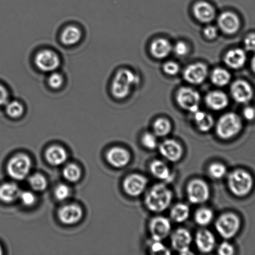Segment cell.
Instances as JSON below:
<instances>
[{"label":"cell","instance_id":"19","mask_svg":"<svg viewBox=\"0 0 255 255\" xmlns=\"http://www.w3.org/2000/svg\"><path fill=\"white\" fill-rule=\"evenodd\" d=\"M106 158L111 166L116 168L126 166L131 161L130 152L121 147H114L107 152Z\"/></svg>","mask_w":255,"mask_h":255},{"label":"cell","instance_id":"37","mask_svg":"<svg viewBox=\"0 0 255 255\" xmlns=\"http://www.w3.org/2000/svg\"><path fill=\"white\" fill-rule=\"evenodd\" d=\"M29 183L32 189L36 191H43L47 187V181L43 176L39 174L32 175L29 179Z\"/></svg>","mask_w":255,"mask_h":255},{"label":"cell","instance_id":"3","mask_svg":"<svg viewBox=\"0 0 255 255\" xmlns=\"http://www.w3.org/2000/svg\"><path fill=\"white\" fill-rule=\"evenodd\" d=\"M230 191L235 196L244 197L251 193L253 189L254 181L249 172L238 169L231 172L227 179Z\"/></svg>","mask_w":255,"mask_h":255},{"label":"cell","instance_id":"39","mask_svg":"<svg viewBox=\"0 0 255 255\" xmlns=\"http://www.w3.org/2000/svg\"><path fill=\"white\" fill-rule=\"evenodd\" d=\"M149 251L154 255H170L171 252L162 243L161 241H154L152 239L149 246Z\"/></svg>","mask_w":255,"mask_h":255},{"label":"cell","instance_id":"25","mask_svg":"<svg viewBox=\"0 0 255 255\" xmlns=\"http://www.w3.org/2000/svg\"><path fill=\"white\" fill-rule=\"evenodd\" d=\"M45 156L50 164L57 166L66 161L67 155L66 150L63 147L56 145L47 149Z\"/></svg>","mask_w":255,"mask_h":255},{"label":"cell","instance_id":"38","mask_svg":"<svg viewBox=\"0 0 255 255\" xmlns=\"http://www.w3.org/2000/svg\"><path fill=\"white\" fill-rule=\"evenodd\" d=\"M157 136L154 133L147 132L143 134L141 142L144 147L149 150H154L158 146Z\"/></svg>","mask_w":255,"mask_h":255},{"label":"cell","instance_id":"40","mask_svg":"<svg viewBox=\"0 0 255 255\" xmlns=\"http://www.w3.org/2000/svg\"><path fill=\"white\" fill-rule=\"evenodd\" d=\"M71 193L69 187L63 184H59L54 190V196L60 201H64L68 198Z\"/></svg>","mask_w":255,"mask_h":255},{"label":"cell","instance_id":"36","mask_svg":"<svg viewBox=\"0 0 255 255\" xmlns=\"http://www.w3.org/2000/svg\"><path fill=\"white\" fill-rule=\"evenodd\" d=\"M81 175V169L76 164H70L64 167L63 176L64 178L69 182L78 181Z\"/></svg>","mask_w":255,"mask_h":255},{"label":"cell","instance_id":"23","mask_svg":"<svg viewBox=\"0 0 255 255\" xmlns=\"http://www.w3.org/2000/svg\"><path fill=\"white\" fill-rule=\"evenodd\" d=\"M247 54L244 49L235 48L227 52L224 57V62L230 68L239 69L244 66L247 62Z\"/></svg>","mask_w":255,"mask_h":255},{"label":"cell","instance_id":"31","mask_svg":"<svg viewBox=\"0 0 255 255\" xmlns=\"http://www.w3.org/2000/svg\"><path fill=\"white\" fill-rule=\"evenodd\" d=\"M214 217V212L211 209L202 207L196 211L194 219L199 226L206 227L211 223L213 221Z\"/></svg>","mask_w":255,"mask_h":255},{"label":"cell","instance_id":"2","mask_svg":"<svg viewBox=\"0 0 255 255\" xmlns=\"http://www.w3.org/2000/svg\"><path fill=\"white\" fill-rule=\"evenodd\" d=\"M173 194L171 189L164 183L154 185L145 197V205L150 211L161 213L169 208Z\"/></svg>","mask_w":255,"mask_h":255},{"label":"cell","instance_id":"30","mask_svg":"<svg viewBox=\"0 0 255 255\" xmlns=\"http://www.w3.org/2000/svg\"><path fill=\"white\" fill-rule=\"evenodd\" d=\"M211 79L212 83L218 87H225L231 81V74L227 69L217 67L212 72Z\"/></svg>","mask_w":255,"mask_h":255},{"label":"cell","instance_id":"10","mask_svg":"<svg viewBox=\"0 0 255 255\" xmlns=\"http://www.w3.org/2000/svg\"><path fill=\"white\" fill-rule=\"evenodd\" d=\"M149 229L152 240L162 242L171 234V223L166 217L156 216L150 221Z\"/></svg>","mask_w":255,"mask_h":255},{"label":"cell","instance_id":"45","mask_svg":"<svg viewBox=\"0 0 255 255\" xmlns=\"http://www.w3.org/2000/svg\"><path fill=\"white\" fill-rule=\"evenodd\" d=\"M244 45L247 51L255 52V33L250 34L246 37Z\"/></svg>","mask_w":255,"mask_h":255},{"label":"cell","instance_id":"50","mask_svg":"<svg viewBox=\"0 0 255 255\" xmlns=\"http://www.w3.org/2000/svg\"><path fill=\"white\" fill-rule=\"evenodd\" d=\"M2 254V249L1 246V245H0V255H1Z\"/></svg>","mask_w":255,"mask_h":255},{"label":"cell","instance_id":"9","mask_svg":"<svg viewBox=\"0 0 255 255\" xmlns=\"http://www.w3.org/2000/svg\"><path fill=\"white\" fill-rule=\"evenodd\" d=\"M31 161L25 154H17L12 157L7 165V171L9 176L16 180H22L29 173Z\"/></svg>","mask_w":255,"mask_h":255},{"label":"cell","instance_id":"46","mask_svg":"<svg viewBox=\"0 0 255 255\" xmlns=\"http://www.w3.org/2000/svg\"><path fill=\"white\" fill-rule=\"evenodd\" d=\"M218 29L216 27L212 26V25H209V26L205 27L204 29V36L210 40L216 39L218 36Z\"/></svg>","mask_w":255,"mask_h":255},{"label":"cell","instance_id":"7","mask_svg":"<svg viewBox=\"0 0 255 255\" xmlns=\"http://www.w3.org/2000/svg\"><path fill=\"white\" fill-rule=\"evenodd\" d=\"M186 192L189 201L194 204L206 203L211 196V190L208 184L200 179L190 181L187 184Z\"/></svg>","mask_w":255,"mask_h":255},{"label":"cell","instance_id":"29","mask_svg":"<svg viewBox=\"0 0 255 255\" xmlns=\"http://www.w3.org/2000/svg\"><path fill=\"white\" fill-rule=\"evenodd\" d=\"M191 210L186 204L179 203L172 207L170 215L172 221L177 223H183L189 218Z\"/></svg>","mask_w":255,"mask_h":255},{"label":"cell","instance_id":"47","mask_svg":"<svg viewBox=\"0 0 255 255\" xmlns=\"http://www.w3.org/2000/svg\"><path fill=\"white\" fill-rule=\"evenodd\" d=\"M9 101V92L6 87L0 84V106H6Z\"/></svg>","mask_w":255,"mask_h":255},{"label":"cell","instance_id":"12","mask_svg":"<svg viewBox=\"0 0 255 255\" xmlns=\"http://www.w3.org/2000/svg\"><path fill=\"white\" fill-rule=\"evenodd\" d=\"M192 236L188 230L179 228L172 234L171 246L172 248L181 255L191 254L190 248L192 242Z\"/></svg>","mask_w":255,"mask_h":255},{"label":"cell","instance_id":"43","mask_svg":"<svg viewBox=\"0 0 255 255\" xmlns=\"http://www.w3.org/2000/svg\"><path fill=\"white\" fill-rule=\"evenodd\" d=\"M172 51H174L177 56H185L188 54L189 47L186 42L184 41H179L175 44Z\"/></svg>","mask_w":255,"mask_h":255},{"label":"cell","instance_id":"5","mask_svg":"<svg viewBox=\"0 0 255 255\" xmlns=\"http://www.w3.org/2000/svg\"><path fill=\"white\" fill-rule=\"evenodd\" d=\"M61 59L53 49L44 48L36 52L34 57L35 67L39 71L49 74L57 71L61 65Z\"/></svg>","mask_w":255,"mask_h":255},{"label":"cell","instance_id":"8","mask_svg":"<svg viewBox=\"0 0 255 255\" xmlns=\"http://www.w3.org/2000/svg\"><path fill=\"white\" fill-rule=\"evenodd\" d=\"M176 101L184 111L194 114L199 110L201 98L196 90L189 87H183L177 91Z\"/></svg>","mask_w":255,"mask_h":255},{"label":"cell","instance_id":"34","mask_svg":"<svg viewBox=\"0 0 255 255\" xmlns=\"http://www.w3.org/2000/svg\"><path fill=\"white\" fill-rule=\"evenodd\" d=\"M47 84L50 89L53 91H59L62 88L65 84L64 76L57 71L51 72L47 77Z\"/></svg>","mask_w":255,"mask_h":255},{"label":"cell","instance_id":"24","mask_svg":"<svg viewBox=\"0 0 255 255\" xmlns=\"http://www.w3.org/2000/svg\"><path fill=\"white\" fill-rule=\"evenodd\" d=\"M173 46L171 42L165 38L154 40L150 46V52L154 58L162 59L166 58L171 53Z\"/></svg>","mask_w":255,"mask_h":255},{"label":"cell","instance_id":"1","mask_svg":"<svg viewBox=\"0 0 255 255\" xmlns=\"http://www.w3.org/2000/svg\"><path fill=\"white\" fill-rule=\"evenodd\" d=\"M139 82V77L134 72L127 69H121L117 71L112 78L110 91L115 99L123 100L129 97L132 89Z\"/></svg>","mask_w":255,"mask_h":255},{"label":"cell","instance_id":"42","mask_svg":"<svg viewBox=\"0 0 255 255\" xmlns=\"http://www.w3.org/2000/svg\"><path fill=\"white\" fill-rule=\"evenodd\" d=\"M19 198L22 203L26 206H31L36 202V198L33 193L29 191H22L20 192Z\"/></svg>","mask_w":255,"mask_h":255},{"label":"cell","instance_id":"35","mask_svg":"<svg viewBox=\"0 0 255 255\" xmlns=\"http://www.w3.org/2000/svg\"><path fill=\"white\" fill-rule=\"evenodd\" d=\"M227 167L221 162H214L210 165L208 172L210 177L214 179H221L226 176Z\"/></svg>","mask_w":255,"mask_h":255},{"label":"cell","instance_id":"22","mask_svg":"<svg viewBox=\"0 0 255 255\" xmlns=\"http://www.w3.org/2000/svg\"><path fill=\"white\" fill-rule=\"evenodd\" d=\"M58 216L62 223L66 225L75 224L81 219L82 211L77 205H67L59 210Z\"/></svg>","mask_w":255,"mask_h":255},{"label":"cell","instance_id":"49","mask_svg":"<svg viewBox=\"0 0 255 255\" xmlns=\"http://www.w3.org/2000/svg\"><path fill=\"white\" fill-rule=\"evenodd\" d=\"M251 68L252 71L254 72V73L255 74V55L252 57L251 61Z\"/></svg>","mask_w":255,"mask_h":255},{"label":"cell","instance_id":"48","mask_svg":"<svg viewBox=\"0 0 255 255\" xmlns=\"http://www.w3.org/2000/svg\"><path fill=\"white\" fill-rule=\"evenodd\" d=\"M243 117L247 121H253L255 119V109L247 106L244 109Z\"/></svg>","mask_w":255,"mask_h":255},{"label":"cell","instance_id":"6","mask_svg":"<svg viewBox=\"0 0 255 255\" xmlns=\"http://www.w3.org/2000/svg\"><path fill=\"white\" fill-rule=\"evenodd\" d=\"M215 227L222 238L231 239L239 233L241 228V220L237 214L227 212L219 217Z\"/></svg>","mask_w":255,"mask_h":255},{"label":"cell","instance_id":"27","mask_svg":"<svg viewBox=\"0 0 255 255\" xmlns=\"http://www.w3.org/2000/svg\"><path fill=\"white\" fill-rule=\"evenodd\" d=\"M20 189L16 184L5 183L0 186V200L5 203H11L19 198Z\"/></svg>","mask_w":255,"mask_h":255},{"label":"cell","instance_id":"44","mask_svg":"<svg viewBox=\"0 0 255 255\" xmlns=\"http://www.w3.org/2000/svg\"><path fill=\"white\" fill-rule=\"evenodd\" d=\"M217 252L221 255H232L235 254V249L228 242H222L217 249Z\"/></svg>","mask_w":255,"mask_h":255},{"label":"cell","instance_id":"26","mask_svg":"<svg viewBox=\"0 0 255 255\" xmlns=\"http://www.w3.org/2000/svg\"><path fill=\"white\" fill-rule=\"evenodd\" d=\"M194 115V121L197 128L201 132H208L214 127L215 121L211 114L199 110L192 114Z\"/></svg>","mask_w":255,"mask_h":255},{"label":"cell","instance_id":"15","mask_svg":"<svg viewBox=\"0 0 255 255\" xmlns=\"http://www.w3.org/2000/svg\"><path fill=\"white\" fill-rule=\"evenodd\" d=\"M159 152L167 161L178 162L182 159L184 150L181 144L176 140L166 139L159 146Z\"/></svg>","mask_w":255,"mask_h":255},{"label":"cell","instance_id":"20","mask_svg":"<svg viewBox=\"0 0 255 255\" xmlns=\"http://www.w3.org/2000/svg\"><path fill=\"white\" fill-rule=\"evenodd\" d=\"M193 13L195 17L203 23H209L213 21L216 16L214 7L205 1H198L194 4Z\"/></svg>","mask_w":255,"mask_h":255},{"label":"cell","instance_id":"17","mask_svg":"<svg viewBox=\"0 0 255 255\" xmlns=\"http://www.w3.org/2000/svg\"><path fill=\"white\" fill-rule=\"evenodd\" d=\"M83 32L80 27L75 24H69L65 26L60 34V41L64 46L71 47L76 46L81 42Z\"/></svg>","mask_w":255,"mask_h":255},{"label":"cell","instance_id":"21","mask_svg":"<svg viewBox=\"0 0 255 255\" xmlns=\"http://www.w3.org/2000/svg\"><path fill=\"white\" fill-rule=\"evenodd\" d=\"M205 101L209 109L215 111H221L229 106V99L225 92L212 91L206 95Z\"/></svg>","mask_w":255,"mask_h":255},{"label":"cell","instance_id":"14","mask_svg":"<svg viewBox=\"0 0 255 255\" xmlns=\"http://www.w3.org/2000/svg\"><path fill=\"white\" fill-rule=\"evenodd\" d=\"M209 75L208 67L201 62L189 65L184 69L183 77L189 84L199 85L206 81Z\"/></svg>","mask_w":255,"mask_h":255},{"label":"cell","instance_id":"13","mask_svg":"<svg viewBox=\"0 0 255 255\" xmlns=\"http://www.w3.org/2000/svg\"><path fill=\"white\" fill-rule=\"evenodd\" d=\"M148 180L142 174L129 175L123 182L125 192L129 196L136 197L141 196L146 189Z\"/></svg>","mask_w":255,"mask_h":255},{"label":"cell","instance_id":"4","mask_svg":"<svg viewBox=\"0 0 255 255\" xmlns=\"http://www.w3.org/2000/svg\"><path fill=\"white\" fill-rule=\"evenodd\" d=\"M243 128L241 117L234 112L225 114L217 122L216 133L220 138L229 140L236 137Z\"/></svg>","mask_w":255,"mask_h":255},{"label":"cell","instance_id":"18","mask_svg":"<svg viewBox=\"0 0 255 255\" xmlns=\"http://www.w3.org/2000/svg\"><path fill=\"white\" fill-rule=\"evenodd\" d=\"M199 251L202 254H209L216 246V239L212 232L207 229L199 230L195 239Z\"/></svg>","mask_w":255,"mask_h":255},{"label":"cell","instance_id":"28","mask_svg":"<svg viewBox=\"0 0 255 255\" xmlns=\"http://www.w3.org/2000/svg\"><path fill=\"white\" fill-rule=\"evenodd\" d=\"M149 168L153 176L161 181H166L171 177V169L166 162L161 160H154L150 164Z\"/></svg>","mask_w":255,"mask_h":255},{"label":"cell","instance_id":"32","mask_svg":"<svg viewBox=\"0 0 255 255\" xmlns=\"http://www.w3.org/2000/svg\"><path fill=\"white\" fill-rule=\"evenodd\" d=\"M6 113L10 118L19 119L23 116L25 109L24 105L19 101H10L6 104Z\"/></svg>","mask_w":255,"mask_h":255},{"label":"cell","instance_id":"16","mask_svg":"<svg viewBox=\"0 0 255 255\" xmlns=\"http://www.w3.org/2000/svg\"><path fill=\"white\" fill-rule=\"evenodd\" d=\"M217 23L221 31L228 35L237 33L241 26L238 15L231 11L222 12L217 19Z\"/></svg>","mask_w":255,"mask_h":255},{"label":"cell","instance_id":"11","mask_svg":"<svg viewBox=\"0 0 255 255\" xmlns=\"http://www.w3.org/2000/svg\"><path fill=\"white\" fill-rule=\"evenodd\" d=\"M231 94L234 101L241 104L249 103L254 96V89L251 85L244 80H237L232 83Z\"/></svg>","mask_w":255,"mask_h":255},{"label":"cell","instance_id":"41","mask_svg":"<svg viewBox=\"0 0 255 255\" xmlns=\"http://www.w3.org/2000/svg\"><path fill=\"white\" fill-rule=\"evenodd\" d=\"M163 71L168 76H176L180 71L179 65L174 61L167 62L164 64Z\"/></svg>","mask_w":255,"mask_h":255},{"label":"cell","instance_id":"33","mask_svg":"<svg viewBox=\"0 0 255 255\" xmlns=\"http://www.w3.org/2000/svg\"><path fill=\"white\" fill-rule=\"evenodd\" d=\"M154 133L158 137L167 136L172 130V124L168 119L160 118L153 125Z\"/></svg>","mask_w":255,"mask_h":255}]
</instances>
